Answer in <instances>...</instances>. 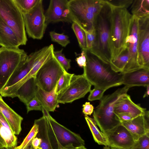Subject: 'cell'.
<instances>
[{"instance_id": "cell-1", "label": "cell", "mask_w": 149, "mask_h": 149, "mask_svg": "<svg viewBox=\"0 0 149 149\" xmlns=\"http://www.w3.org/2000/svg\"><path fill=\"white\" fill-rule=\"evenodd\" d=\"M105 2L94 24L96 38L92 48L88 51L103 62L109 64L112 59L111 8Z\"/></svg>"}, {"instance_id": "cell-2", "label": "cell", "mask_w": 149, "mask_h": 149, "mask_svg": "<svg viewBox=\"0 0 149 149\" xmlns=\"http://www.w3.org/2000/svg\"><path fill=\"white\" fill-rule=\"evenodd\" d=\"M85 52L86 65L83 68V74L92 85L108 89L122 84L123 73L115 72L109 64L88 54L87 50Z\"/></svg>"}, {"instance_id": "cell-3", "label": "cell", "mask_w": 149, "mask_h": 149, "mask_svg": "<svg viewBox=\"0 0 149 149\" xmlns=\"http://www.w3.org/2000/svg\"><path fill=\"white\" fill-rule=\"evenodd\" d=\"M130 87L125 86L112 93L103 96L99 104L93 111V117L97 125L104 133L118 125L121 122L114 111L116 102L127 94Z\"/></svg>"}, {"instance_id": "cell-4", "label": "cell", "mask_w": 149, "mask_h": 149, "mask_svg": "<svg viewBox=\"0 0 149 149\" xmlns=\"http://www.w3.org/2000/svg\"><path fill=\"white\" fill-rule=\"evenodd\" d=\"M109 5L111 12V61L127 49L126 40L129 33L132 15L127 8L115 7Z\"/></svg>"}, {"instance_id": "cell-5", "label": "cell", "mask_w": 149, "mask_h": 149, "mask_svg": "<svg viewBox=\"0 0 149 149\" xmlns=\"http://www.w3.org/2000/svg\"><path fill=\"white\" fill-rule=\"evenodd\" d=\"M104 0H70L68 6L73 20L85 31L94 26Z\"/></svg>"}, {"instance_id": "cell-6", "label": "cell", "mask_w": 149, "mask_h": 149, "mask_svg": "<svg viewBox=\"0 0 149 149\" xmlns=\"http://www.w3.org/2000/svg\"><path fill=\"white\" fill-rule=\"evenodd\" d=\"M43 115L48 120V132L53 149H58V142L65 147L72 145L75 148L84 146L85 141L80 135L57 122L43 107Z\"/></svg>"}, {"instance_id": "cell-7", "label": "cell", "mask_w": 149, "mask_h": 149, "mask_svg": "<svg viewBox=\"0 0 149 149\" xmlns=\"http://www.w3.org/2000/svg\"><path fill=\"white\" fill-rule=\"evenodd\" d=\"M28 56L19 48H0V89L22 67Z\"/></svg>"}, {"instance_id": "cell-8", "label": "cell", "mask_w": 149, "mask_h": 149, "mask_svg": "<svg viewBox=\"0 0 149 149\" xmlns=\"http://www.w3.org/2000/svg\"><path fill=\"white\" fill-rule=\"evenodd\" d=\"M0 18L14 32L21 45L27 39L23 14L13 0H0Z\"/></svg>"}, {"instance_id": "cell-9", "label": "cell", "mask_w": 149, "mask_h": 149, "mask_svg": "<svg viewBox=\"0 0 149 149\" xmlns=\"http://www.w3.org/2000/svg\"><path fill=\"white\" fill-rule=\"evenodd\" d=\"M66 71L54 54L36 74V84L41 89L49 92L55 88L61 76Z\"/></svg>"}, {"instance_id": "cell-10", "label": "cell", "mask_w": 149, "mask_h": 149, "mask_svg": "<svg viewBox=\"0 0 149 149\" xmlns=\"http://www.w3.org/2000/svg\"><path fill=\"white\" fill-rule=\"evenodd\" d=\"M42 2L39 0L32 9L22 14L26 32L29 37L34 39L42 38L47 26Z\"/></svg>"}, {"instance_id": "cell-11", "label": "cell", "mask_w": 149, "mask_h": 149, "mask_svg": "<svg viewBox=\"0 0 149 149\" xmlns=\"http://www.w3.org/2000/svg\"><path fill=\"white\" fill-rule=\"evenodd\" d=\"M92 85L83 74H74L69 85L58 95L59 103H72L84 97L91 91Z\"/></svg>"}, {"instance_id": "cell-12", "label": "cell", "mask_w": 149, "mask_h": 149, "mask_svg": "<svg viewBox=\"0 0 149 149\" xmlns=\"http://www.w3.org/2000/svg\"><path fill=\"white\" fill-rule=\"evenodd\" d=\"M138 17L132 15L129 33L126 40L129 59L123 72H130L141 68L138 63Z\"/></svg>"}, {"instance_id": "cell-13", "label": "cell", "mask_w": 149, "mask_h": 149, "mask_svg": "<svg viewBox=\"0 0 149 149\" xmlns=\"http://www.w3.org/2000/svg\"><path fill=\"white\" fill-rule=\"evenodd\" d=\"M138 17V63L140 68H149V16Z\"/></svg>"}, {"instance_id": "cell-14", "label": "cell", "mask_w": 149, "mask_h": 149, "mask_svg": "<svg viewBox=\"0 0 149 149\" xmlns=\"http://www.w3.org/2000/svg\"><path fill=\"white\" fill-rule=\"evenodd\" d=\"M54 45L51 44L47 46L46 49L40 55L35 63L29 73L21 80L13 86L0 90V94L2 97L12 98L17 97V90L21 86L31 77L35 76L41 67L54 55Z\"/></svg>"}, {"instance_id": "cell-15", "label": "cell", "mask_w": 149, "mask_h": 149, "mask_svg": "<svg viewBox=\"0 0 149 149\" xmlns=\"http://www.w3.org/2000/svg\"><path fill=\"white\" fill-rule=\"evenodd\" d=\"M67 0H51L45 13L46 22L50 23L60 22L72 23L73 20Z\"/></svg>"}, {"instance_id": "cell-16", "label": "cell", "mask_w": 149, "mask_h": 149, "mask_svg": "<svg viewBox=\"0 0 149 149\" xmlns=\"http://www.w3.org/2000/svg\"><path fill=\"white\" fill-rule=\"evenodd\" d=\"M104 134L110 147L131 149L135 142L130 132L121 124Z\"/></svg>"}, {"instance_id": "cell-17", "label": "cell", "mask_w": 149, "mask_h": 149, "mask_svg": "<svg viewBox=\"0 0 149 149\" xmlns=\"http://www.w3.org/2000/svg\"><path fill=\"white\" fill-rule=\"evenodd\" d=\"M47 47L45 46L28 55L22 67L11 77L0 90L11 87L22 79L30 71L36 61L46 49Z\"/></svg>"}, {"instance_id": "cell-18", "label": "cell", "mask_w": 149, "mask_h": 149, "mask_svg": "<svg viewBox=\"0 0 149 149\" xmlns=\"http://www.w3.org/2000/svg\"><path fill=\"white\" fill-rule=\"evenodd\" d=\"M123 73L122 84L130 88L149 86V68H141Z\"/></svg>"}, {"instance_id": "cell-19", "label": "cell", "mask_w": 149, "mask_h": 149, "mask_svg": "<svg viewBox=\"0 0 149 149\" xmlns=\"http://www.w3.org/2000/svg\"><path fill=\"white\" fill-rule=\"evenodd\" d=\"M17 145L16 135L0 111V149H14Z\"/></svg>"}, {"instance_id": "cell-20", "label": "cell", "mask_w": 149, "mask_h": 149, "mask_svg": "<svg viewBox=\"0 0 149 149\" xmlns=\"http://www.w3.org/2000/svg\"><path fill=\"white\" fill-rule=\"evenodd\" d=\"M146 111V109L141 107L140 104L134 103L130 96L127 94L116 102L114 109L115 113H126L131 115L134 118L144 115Z\"/></svg>"}, {"instance_id": "cell-21", "label": "cell", "mask_w": 149, "mask_h": 149, "mask_svg": "<svg viewBox=\"0 0 149 149\" xmlns=\"http://www.w3.org/2000/svg\"><path fill=\"white\" fill-rule=\"evenodd\" d=\"M0 95V111L4 116L15 135H19L21 130L23 118L15 112L3 100Z\"/></svg>"}, {"instance_id": "cell-22", "label": "cell", "mask_w": 149, "mask_h": 149, "mask_svg": "<svg viewBox=\"0 0 149 149\" xmlns=\"http://www.w3.org/2000/svg\"><path fill=\"white\" fill-rule=\"evenodd\" d=\"M143 115L128 121L120 122L130 132L135 141L142 136L149 132V124L145 121Z\"/></svg>"}, {"instance_id": "cell-23", "label": "cell", "mask_w": 149, "mask_h": 149, "mask_svg": "<svg viewBox=\"0 0 149 149\" xmlns=\"http://www.w3.org/2000/svg\"><path fill=\"white\" fill-rule=\"evenodd\" d=\"M57 85L49 92L44 90L38 86L35 97L43 107L48 112L54 111L59 104L58 95L56 93Z\"/></svg>"}, {"instance_id": "cell-24", "label": "cell", "mask_w": 149, "mask_h": 149, "mask_svg": "<svg viewBox=\"0 0 149 149\" xmlns=\"http://www.w3.org/2000/svg\"><path fill=\"white\" fill-rule=\"evenodd\" d=\"M20 45L14 32L0 18V46L8 48H17Z\"/></svg>"}, {"instance_id": "cell-25", "label": "cell", "mask_w": 149, "mask_h": 149, "mask_svg": "<svg viewBox=\"0 0 149 149\" xmlns=\"http://www.w3.org/2000/svg\"><path fill=\"white\" fill-rule=\"evenodd\" d=\"M38 87L35 77H32L24 83L18 89L17 97L26 105L35 97Z\"/></svg>"}, {"instance_id": "cell-26", "label": "cell", "mask_w": 149, "mask_h": 149, "mask_svg": "<svg viewBox=\"0 0 149 149\" xmlns=\"http://www.w3.org/2000/svg\"><path fill=\"white\" fill-rule=\"evenodd\" d=\"M34 124L37 125L38 129L36 136L41 139L40 148L41 149H53L48 134L47 118L43 115L40 118L35 120Z\"/></svg>"}, {"instance_id": "cell-27", "label": "cell", "mask_w": 149, "mask_h": 149, "mask_svg": "<svg viewBox=\"0 0 149 149\" xmlns=\"http://www.w3.org/2000/svg\"><path fill=\"white\" fill-rule=\"evenodd\" d=\"M85 118L95 142L99 145L109 146L106 135L99 130L94 119L85 115Z\"/></svg>"}, {"instance_id": "cell-28", "label": "cell", "mask_w": 149, "mask_h": 149, "mask_svg": "<svg viewBox=\"0 0 149 149\" xmlns=\"http://www.w3.org/2000/svg\"><path fill=\"white\" fill-rule=\"evenodd\" d=\"M131 12L132 15L138 17L149 16V0H133Z\"/></svg>"}, {"instance_id": "cell-29", "label": "cell", "mask_w": 149, "mask_h": 149, "mask_svg": "<svg viewBox=\"0 0 149 149\" xmlns=\"http://www.w3.org/2000/svg\"><path fill=\"white\" fill-rule=\"evenodd\" d=\"M129 59L127 49L115 59L112 60L109 64L113 70L117 72H123Z\"/></svg>"}, {"instance_id": "cell-30", "label": "cell", "mask_w": 149, "mask_h": 149, "mask_svg": "<svg viewBox=\"0 0 149 149\" xmlns=\"http://www.w3.org/2000/svg\"><path fill=\"white\" fill-rule=\"evenodd\" d=\"M71 28L77 39L82 50L86 51V37L85 31L75 22L72 23Z\"/></svg>"}, {"instance_id": "cell-31", "label": "cell", "mask_w": 149, "mask_h": 149, "mask_svg": "<svg viewBox=\"0 0 149 149\" xmlns=\"http://www.w3.org/2000/svg\"><path fill=\"white\" fill-rule=\"evenodd\" d=\"M22 14L28 12L36 5L39 0H13Z\"/></svg>"}, {"instance_id": "cell-32", "label": "cell", "mask_w": 149, "mask_h": 149, "mask_svg": "<svg viewBox=\"0 0 149 149\" xmlns=\"http://www.w3.org/2000/svg\"><path fill=\"white\" fill-rule=\"evenodd\" d=\"M74 74L65 72L61 76L57 83L56 93L58 95L67 88L70 85Z\"/></svg>"}, {"instance_id": "cell-33", "label": "cell", "mask_w": 149, "mask_h": 149, "mask_svg": "<svg viewBox=\"0 0 149 149\" xmlns=\"http://www.w3.org/2000/svg\"><path fill=\"white\" fill-rule=\"evenodd\" d=\"M49 33L51 40L63 47H66L70 42L69 37L64 33H59L54 31H52Z\"/></svg>"}, {"instance_id": "cell-34", "label": "cell", "mask_w": 149, "mask_h": 149, "mask_svg": "<svg viewBox=\"0 0 149 149\" xmlns=\"http://www.w3.org/2000/svg\"><path fill=\"white\" fill-rule=\"evenodd\" d=\"M63 49L59 50L54 51V54L58 61L66 71L67 72L71 67L70 62L71 60L65 57L63 53Z\"/></svg>"}, {"instance_id": "cell-35", "label": "cell", "mask_w": 149, "mask_h": 149, "mask_svg": "<svg viewBox=\"0 0 149 149\" xmlns=\"http://www.w3.org/2000/svg\"><path fill=\"white\" fill-rule=\"evenodd\" d=\"M149 132L140 137L131 149H149Z\"/></svg>"}, {"instance_id": "cell-36", "label": "cell", "mask_w": 149, "mask_h": 149, "mask_svg": "<svg viewBox=\"0 0 149 149\" xmlns=\"http://www.w3.org/2000/svg\"><path fill=\"white\" fill-rule=\"evenodd\" d=\"M86 42L87 50L89 51L92 48L96 38V32L95 26L85 31Z\"/></svg>"}, {"instance_id": "cell-37", "label": "cell", "mask_w": 149, "mask_h": 149, "mask_svg": "<svg viewBox=\"0 0 149 149\" xmlns=\"http://www.w3.org/2000/svg\"><path fill=\"white\" fill-rule=\"evenodd\" d=\"M38 131L37 125L34 124L30 132L22 143L19 146H17V148L18 149H24L27 144L36 136Z\"/></svg>"}, {"instance_id": "cell-38", "label": "cell", "mask_w": 149, "mask_h": 149, "mask_svg": "<svg viewBox=\"0 0 149 149\" xmlns=\"http://www.w3.org/2000/svg\"><path fill=\"white\" fill-rule=\"evenodd\" d=\"M107 90L105 88L94 87L90 92V93L88 98V100H100L103 97L104 92Z\"/></svg>"}, {"instance_id": "cell-39", "label": "cell", "mask_w": 149, "mask_h": 149, "mask_svg": "<svg viewBox=\"0 0 149 149\" xmlns=\"http://www.w3.org/2000/svg\"><path fill=\"white\" fill-rule=\"evenodd\" d=\"M106 2L110 6L117 8H127L132 5L133 0H106Z\"/></svg>"}, {"instance_id": "cell-40", "label": "cell", "mask_w": 149, "mask_h": 149, "mask_svg": "<svg viewBox=\"0 0 149 149\" xmlns=\"http://www.w3.org/2000/svg\"><path fill=\"white\" fill-rule=\"evenodd\" d=\"M26 105L27 113L32 110L42 111L43 109L42 106L36 97L28 102Z\"/></svg>"}, {"instance_id": "cell-41", "label": "cell", "mask_w": 149, "mask_h": 149, "mask_svg": "<svg viewBox=\"0 0 149 149\" xmlns=\"http://www.w3.org/2000/svg\"><path fill=\"white\" fill-rule=\"evenodd\" d=\"M76 61L80 67L84 68L86 65V57L85 51L82 50L81 55L76 58Z\"/></svg>"}, {"instance_id": "cell-42", "label": "cell", "mask_w": 149, "mask_h": 149, "mask_svg": "<svg viewBox=\"0 0 149 149\" xmlns=\"http://www.w3.org/2000/svg\"><path fill=\"white\" fill-rule=\"evenodd\" d=\"M82 107V111L85 115H91L93 113L94 108L89 102H86L83 105Z\"/></svg>"}, {"instance_id": "cell-43", "label": "cell", "mask_w": 149, "mask_h": 149, "mask_svg": "<svg viewBox=\"0 0 149 149\" xmlns=\"http://www.w3.org/2000/svg\"><path fill=\"white\" fill-rule=\"evenodd\" d=\"M120 122L131 120L134 118L131 115L126 113H115Z\"/></svg>"}, {"instance_id": "cell-44", "label": "cell", "mask_w": 149, "mask_h": 149, "mask_svg": "<svg viewBox=\"0 0 149 149\" xmlns=\"http://www.w3.org/2000/svg\"><path fill=\"white\" fill-rule=\"evenodd\" d=\"M40 139L36 136L32 141L31 146L34 149H37L40 148Z\"/></svg>"}, {"instance_id": "cell-45", "label": "cell", "mask_w": 149, "mask_h": 149, "mask_svg": "<svg viewBox=\"0 0 149 149\" xmlns=\"http://www.w3.org/2000/svg\"><path fill=\"white\" fill-rule=\"evenodd\" d=\"M58 149H75V148L72 145H70L67 146L63 147L58 142Z\"/></svg>"}, {"instance_id": "cell-46", "label": "cell", "mask_w": 149, "mask_h": 149, "mask_svg": "<svg viewBox=\"0 0 149 149\" xmlns=\"http://www.w3.org/2000/svg\"><path fill=\"white\" fill-rule=\"evenodd\" d=\"M146 87V91L143 96V98L148 97L149 95V86H147Z\"/></svg>"}, {"instance_id": "cell-47", "label": "cell", "mask_w": 149, "mask_h": 149, "mask_svg": "<svg viewBox=\"0 0 149 149\" xmlns=\"http://www.w3.org/2000/svg\"><path fill=\"white\" fill-rule=\"evenodd\" d=\"M32 141H31L24 148V149H30V147H31V142H32ZM14 149H18L17 148V146L15 148H14Z\"/></svg>"}, {"instance_id": "cell-48", "label": "cell", "mask_w": 149, "mask_h": 149, "mask_svg": "<svg viewBox=\"0 0 149 149\" xmlns=\"http://www.w3.org/2000/svg\"><path fill=\"white\" fill-rule=\"evenodd\" d=\"M75 149H87L84 146L75 148Z\"/></svg>"}, {"instance_id": "cell-49", "label": "cell", "mask_w": 149, "mask_h": 149, "mask_svg": "<svg viewBox=\"0 0 149 149\" xmlns=\"http://www.w3.org/2000/svg\"><path fill=\"white\" fill-rule=\"evenodd\" d=\"M102 149H111L110 147L109 146H105Z\"/></svg>"}, {"instance_id": "cell-50", "label": "cell", "mask_w": 149, "mask_h": 149, "mask_svg": "<svg viewBox=\"0 0 149 149\" xmlns=\"http://www.w3.org/2000/svg\"><path fill=\"white\" fill-rule=\"evenodd\" d=\"M110 149H118L116 148H113V147H110Z\"/></svg>"}, {"instance_id": "cell-51", "label": "cell", "mask_w": 149, "mask_h": 149, "mask_svg": "<svg viewBox=\"0 0 149 149\" xmlns=\"http://www.w3.org/2000/svg\"><path fill=\"white\" fill-rule=\"evenodd\" d=\"M30 149H34L32 147V146H31V147H30Z\"/></svg>"}, {"instance_id": "cell-52", "label": "cell", "mask_w": 149, "mask_h": 149, "mask_svg": "<svg viewBox=\"0 0 149 149\" xmlns=\"http://www.w3.org/2000/svg\"><path fill=\"white\" fill-rule=\"evenodd\" d=\"M37 149H41V148H38Z\"/></svg>"}]
</instances>
